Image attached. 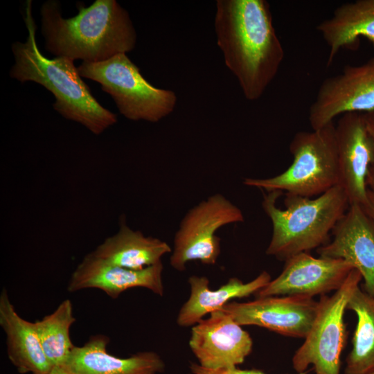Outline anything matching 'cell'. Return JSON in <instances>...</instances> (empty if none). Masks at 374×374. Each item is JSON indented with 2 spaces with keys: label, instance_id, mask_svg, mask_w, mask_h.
<instances>
[{
  "label": "cell",
  "instance_id": "6da1fadb",
  "mask_svg": "<svg viewBox=\"0 0 374 374\" xmlns=\"http://www.w3.org/2000/svg\"><path fill=\"white\" fill-rule=\"evenodd\" d=\"M225 65L244 97L259 99L276 77L284 49L265 0H217L214 21Z\"/></svg>",
  "mask_w": 374,
  "mask_h": 374
},
{
  "label": "cell",
  "instance_id": "7a4b0ae2",
  "mask_svg": "<svg viewBox=\"0 0 374 374\" xmlns=\"http://www.w3.org/2000/svg\"><path fill=\"white\" fill-rule=\"evenodd\" d=\"M78 13L62 16L59 1L48 0L40 8L44 48L56 57L99 62L132 51L136 33L127 11L116 0H96Z\"/></svg>",
  "mask_w": 374,
  "mask_h": 374
},
{
  "label": "cell",
  "instance_id": "3957f363",
  "mask_svg": "<svg viewBox=\"0 0 374 374\" xmlns=\"http://www.w3.org/2000/svg\"><path fill=\"white\" fill-rule=\"evenodd\" d=\"M24 22L28 30L25 42L12 44L15 63L10 76L21 82H35L54 96L53 107L62 116L80 123L96 135L117 122V116L103 107L81 79L74 60L65 57L49 59L39 51L37 26L32 15V1L26 2Z\"/></svg>",
  "mask_w": 374,
  "mask_h": 374
},
{
  "label": "cell",
  "instance_id": "277c9868",
  "mask_svg": "<svg viewBox=\"0 0 374 374\" xmlns=\"http://www.w3.org/2000/svg\"><path fill=\"white\" fill-rule=\"evenodd\" d=\"M283 193L264 194L262 209L272 224L266 254L285 261L296 254L319 249L330 242V233L350 205L342 187L337 185L318 197L285 194V209L276 206Z\"/></svg>",
  "mask_w": 374,
  "mask_h": 374
},
{
  "label": "cell",
  "instance_id": "5b68a950",
  "mask_svg": "<svg viewBox=\"0 0 374 374\" xmlns=\"http://www.w3.org/2000/svg\"><path fill=\"white\" fill-rule=\"evenodd\" d=\"M293 161L282 173L265 178H245L243 184L265 191L312 197L339 185L335 126L298 132L290 144Z\"/></svg>",
  "mask_w": 374,
  "mask_h": 374
},
{
  "label": "cell",
  "instance_id": "8992f818",
  "mask_svg": "<svg viewBox=\"0 0 374 374\" xmlns=\"http://www.w3.org/2000/svg\"><path fill=\"white\" fill-rule=\"evenodd\" d=\"M78 70L81 77L98 82L129 120L157 123L176 106L175 93L151 84L126 53L99 62H82Z\"/></svg>",
  "mask_w": 374,
  "mask_h": 374
},
{
  "label": "cell",
  "instance_id": "52a82bcc",
  "mask_svg": "<svg viewBox=\"0 0 374 374\" xmlns=\"http://www.w3.org/2000/svg\"><path fill=\"white\" fill-rule=\"evenodd\" d=\"M362 280L359 271L353 269L332 296H321L312 326L292 357V367L297 373L305 372L310 365L315 374L340 373V357L348 337L344 313Z\"/></svg>",
  "mask_w": 374,
  "mask_h": 374
},
{
  "label": "cell",
  "instance_id": "ba28073f",
  "mask_svg": "<svg viewBox=\"0 0 374 374\" xmlns=\"http://www.w3.org/2000/svg\"><path fill=\"white\" fill-rule=\"evenodd\" d=\"M244 220L240 208L222 194L216 193L202 200L189 209L180 222L174 236L171 267L184 271L190 261L215 265L221 251L217 231Z\"/></svg>",
  "mask_w": 374,
  "mask_h": 374
},
{
  "label": "cell",
  "instance_id": "9c48e42d",
  "mask_svg": "<svg viewBox=\"0 0 374 374\" xmlns=\"http://www.w3.org/2000/svg\"><path fill=\"white\" fill-rule=\"evenodd\" d=\"M374 112V57L357 65H348L321 84L309 108L312 130L332 123L335 117L346 113Z\"/></svg>",
  "mask_w": 374,
  "mask_h": 374
},
{
  "label": "cell",
  "instance_id": "30bf717a",
  "mask_svg": "<svg viewBox=\"0 0 374 374\" xmlns=\"http://www.w3.org/2000/svg\"><path fill=\"white\" fill-rule=\"evenodd\" d=\"M319 302L301 296L258 297L229 302L221 309L240 326H256L280 335L305 338L317 316Z\"/></svg>",
  "mask_w": 374,
  "mask_h": 374
},
{
  "label": "cell",
  "instance_id": "8fae6325",
  "mask_svg": "<svg viewBox=\"0 0 374 374\" xmlns=\"http://www.w3.org/2000/svg\"><path fill=\"white\" fill-rule=\"evenodd\" d=\"M282 272L255 295L258 297L301 296L313 298L339 290L355 269L336 258L313 257L303 252L286 260Z\"/></svg>",
  "mask_w": 374,
  "mask_h": 374
},
{
  "label": "cell",
  "instance_id": "7c38bea8",
  "mask_svg": "<svg viewBox=\"0 0 374 374\" xmlns=\"http://www.w3.org/2000/svg\"><path fill=\"white\" fill-rule=\"evenodd\" d=\"M339 182L349 205L364 207L367 202V176L374 163V139L364 114L346 113L335 126Z\"/></svg>",
  "mask_w": 374,
  "mask_h": 374
},
{
  "label": "cell",
  "instance_id": "4fadbf2b",
  "mask_svg": "<svg viewBox=\"0 0 374 374\" xmlns=\"http://www.w3.org/2000/svg\"><path fill=\"white\" fill-rule=\"evenodd\" d=\"M188 344L198 364L214 370L237 368L253 347L249 334L221 310L193 326Z\"/></svg>",
  "mask_w": 374,
  "mask_h": 374
},
{
  "label": "cell",
  "instance_id": "5bb4252c",
  "mask_svg": "<svg viewBox=\"0 0 374 374\" xmlns=\"http://www.w3.org/2000/svg\"><path fill=\"white\" fill-rule=\"evenodd\" d=\"M332 235L331 242L317 249L319 256L351 264L362 276V290L374 296V221L362 206L351 205Z\"/></svg>",
  "mask_w": 374,
  "mask_h": 374
},
{
  "label": "cell",
  "instance_id": "9a60e30c",
  "mask_svg": "<svg viewBox=\"0 0 374 374\" xmlns=\"http://www.w3.org/2000/svg\"><path fill=\"white\" fill-rule=\"evenodd\" d=\"M163 269L162 262L140 270L123 268L111 265L91 252L73 271L67 290L75 292L95 288L116 299L129 289L143 287L162 296L164 294Z\"/></svg>",
  "mask_w": 374,
  "mask_h": 374
},
{
  "label": "cell",
  "instance_id": "2e32d148",
  "mask_svg": "<svg viewBox=\"0 0 374 374\" xmlns=\"http://www.w3.org/2000/svg\"><path fill=\"white\" fill-rule=\"evenodd\" d=\"M109 337L92 336L82 346H75L61 367L69 374H157L165 364L153 351H143L126 358L111 355Z\"/></svg>",
  "mask_w": 374,
  "mask_h": 374
},
{
  "label": "cell",
  "instance_id": "e0dca14e",
  "mask_svg": "<svg viewBox=\"0 0 374 374\" xmlns=\"http://www.w3.org/2000/svg\"><path fill=\"white\" fill-rule=\"evenodd\" d=\"M271 280L270 274L263 271L248 283L233 277L218 289L212 290L207 277L190 276L188 280L190 296L179 311L177 323L180 327L193 326L206 314L221 310L231 299L256 294Z\"/></svg>",
  "mask_w": 374,
  "mask_h": 374
},
{
  "label": "cell",
  "instance_id": "ac0fdd59",
  "mask_svg": "<svg viewBox=\"0 0 374 374\" xmlns=\"http://www.w3.org/2000/svg\"><path fill=\"white\" fill-rule=\"evenodd\" d=\"M0 326L6 336L10 361L22 374H49L53 366L42 349L34 322L16 311L6 288L0 294Z\"/></svg>",
  "mask_w": 374,
  "mask_h": 374
},
{
  "label": "cell",
  "instance_id": "d6986e66",
  "mask_svg": "<svg viewBox=\"0 0 374 374\" xmlns=\"http://www.w3.org/2000/svg\"><path fill=\"white\" fill-rule=\"evenodd\" d=\"M91 252L111 265L140 270L161 262L172 248L165 241L132 229L122 220L118 231Z\"/></svg>",
  "mask_w": 374,
  "mask_h": 374
},
{
  "label": "cell",
  "instance_id": "ffe728a7",
  "mask_svg": "<svg viewBox=\"0 0 374 374\" xmlns=\"http://www.w3.org/2000/svg\"><path fill=\"white\" fill-rule=\"evenodd\" d=\"M329 47L327 65L339 51L355 48L359 37L374 44V0H357L337 8L332 16L317 26Z\"/></svg>",
  "mask_w": 374,
  "mask_h": 374
},
{
  "label": "cell",
  "instance_id": "44dd1931",
  "mask_svg": "<svg viewBox=\"0 0 374 374\" xmlns=\"http://www.w3.org/2000/svg\"><path fill=\"white\" fill-rule=\"evenodd\" d=\"M346 310L354 312L357 321L352 349L346 358L345 374H364L374 370V296L358 287Z\"/></svg>",
  "mask_w": 374,
  "mask_h": 374
},
{
  "label": "cell",
  "instance_id": "7402d4cb",
  "mask_svg": "<svg viewBox=\"0 0 374 374\" xmlns=\"http://www.w3.org/2000/svg\"><path fill=\"white\" fill-rule=\"evenodd\" d=\"M75 321L72 303L65 299L52 313L34 322L42 349L53 367L61 366L75 346L70 337Z\"/></svg>",
  "mask_w": 374,
  "mask_h": 374
},
{
  "label": "cell",
  "instance_id": "603a6c76",
  "mask_svg": "<svg viewBox=\"0 0 374 374\" xmlns=\"http://www.w3.org/2000/svg\"><path fill=\"white\" fill-rule=\"evenodd\" d=\"M190 368L193 374H265L261 370L258 369L243 370L238 368L217 370L208 369L193 362L190 364ZM297 374H307V372L305 371Z\"/></svg>",
  "mask_w": 374,
  "mask_h": 374
},
{
  "label": "cell",
  "instance_id": "cb8c5ba5",
  "mask_svg": "<svg viewBox=\"0 0 374 374\" xmlns=\"http://www.w3.org/2000/svg\"><path fill=\"white\" fill-rule=\"evenodd\" d=\"M364 114L368 130L374 139V112ZM366 182L368 187H374V163L369 168Z\"/></svg>",
  "mask_w": 374,
  "mask_h": 374
},
{
  "label": "cell",
  "instance_id": "d4e9b609",
  "mask_svg": "<svg viewBox=\"0 0 374 374\" xmlns=\"http://www.w3.org/2000/svg\"><path fill=\"white\" fill-rule=\"evenodd\" d=\"M362 208L367 215L374 221V187H368L367 202Z\"/></svg>",
  "mask_w": 374,
  "mask_h": 374
},
{
  "label": "cell",
  "instance_id": "484cf974",
  "mask_svg": "<svg viewBox=\"0 0 374 374\" xmlns=\"http://www.w3.org/2000/svg\"><path fill=\"white\" fill-rule=\"evenodd\" d=\"M49 374H69L61 366H53Z\"/></svg>",
  "mask_w": 374,
  "mask_h": 374
},
{
  "label": "cell",
  "instance_id": "4316f807",
  "mask_svg": "<svg viewBox=\"0 0 374 374\" xmlns=\"http://www.w3.org/2000/svg\"><path fill=\"white\" fill-rule=\"evenodd\" d=\"M364 374H374V370L372 371L368 372L366 373H364Z\"/></svg>",
  "mask_w": 374,
  "mask_h": 374
}]
</instances>
